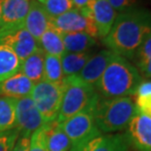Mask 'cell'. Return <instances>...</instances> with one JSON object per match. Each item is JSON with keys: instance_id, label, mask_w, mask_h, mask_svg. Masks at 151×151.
<instances>
[{"instance_id": "obj_1", "label": "cell", "mask_w": 151, "mask_h": 151, "mask_svg": "<svg viewBox=\"0 0 151 151\" xmlns=\"http://www.w3.org/2000/svg\"><path fill=\"white\" fill-rule=\"evenodd\" d=\"M150 33L151 11L144 8H131L117 15L102 42L107 50L127 60H133Z\"/></svg>"}, {"instance_id": "obj_2", "label": "cell", "mask_w": 151, "mask_h": 151, "mask_svg": "<svg viewBox=\"0 0 151 151\" xmlns=\"http://www.w3.org/2000/svg\"><path fill=\"white\" fill-rule=\"evenodd\" d=\"M141 81L142 76L137 67L115 54L94 87L101 98H124L134 96Z\"/></svg>"}, {"instance_id": "obj_3", "label": "cell", "mask_w": 151, "mask_h": 151, "mask_svg": "<svg viewBox=\"0 0 151 151\" xmlns=\"http://www.w3.org/2000/svg\"><path fill=\"white\" fill-rule=\"evenodd\" d=\"M136 112V104L131 97L114 99L99 97L93 115L101 134H112L127 129Z\"/></svg>"}, {"instance_id": "obj_4", "label": "cell", "mask_w": 151, "mask_h": 151, "mask_svg": "<svg viewBox=\"0 0 151 151\" xmlns=\"http://www.w3.org/2000/svg\"><path fill=\"white\" fill-rule=\"evenodd\" d=\"M63 98L57 121L63 123L81 112H94L99 96L94 86L86 84L76 75L65 77L62 82Z\"/></svg>"}, {"instance_id": "obj_5", "label": "cell", "mask_w": 151, "mask_h": 151, "mask_svg": "<svg viewBox=\"0 0 151 151\" xmlns=\"http://www.w3.org/2000/svg\"><path fill=\"white\" fill-rule=\"evenodd\" d=\"M45 123L56 121L63 98L62 84H55L46 80L35 83L30 94Z\"/></svg>"}, {"instance_id": "obj_6", "label": "cell", "mask_w": 151, "mask_h": 151, "mask_svg": "<svg viewBox=\"0 0 151 151\" xmlns=\"http://www.w3.org/2000/svg\"><path fill=\"white\" fill-rule=\"evenodd\" d=\"M60 125L71 142V147L82 145L102 134L95 123L94 115L91 111L76 114Z\"/></svg>"}, {"instance_id": "obj_7", "label": "cell", "mask_w": 151, "mask_h": 151, "mask_svg": "<svg viewBox=\"0 0 151 151\" xmlns=\"http://www.w3.org/2000/svg\"><path fill=\"white\" fill-rule=\"evenodd\" d=\"M50 24L60 33L85 32L96 39L99 38L95 24L82 9L72 8L59 17L50 18Z\"/></svg>"}, {"instance_id": "obj_8", "label": "cell", "mask_w": 151, "mask_h": 151, "mask_svg": "<svg viewBox=\"0 0 151 151\" xmlns=\"http://www.w3.org/2000/svg\"><path fill=\"white\" fill-rule=\"evenodd\" d=\"M15 108L16 129L21 137H30L35 131L46 124L30 96L15 99Z\"/></svg>"}, {"instance_id": "obj_9", "label": "cell", "mask_w": 151, "mask_h": 151, "mask_svg": "<svg viewBox=\"0 0 151 151\" xmlns=\"http://www.w3.org/2000/svg\"><path fill=\"white\" fill-rule=\"evenodd\" d=\"M0 43L10 48L22 62L39 48L24 25L0 29Z\"/></svg>"}, {"instance_id": "obj_10", "label": "cell", "mask_w": 151, "mask_h": 151, "mask_svg": "<svg viewBox=\"0 0 151 151\" xmlns=\"http://www.w3.org/2000/svg\"><path fill=\"white\" fill-rule=\"evenodd\" d=\"M82 10L95 24L101 39H104L109 33L118 15L108 0H92Z\"/></svg>"}, {"instance_id": "obj_11", "label": "cell", "mask_w": 151, "mask_h": 151, "mask_svg": "<svg viewBox=\"0 0 151 151\" xmlns=\"http://www.w3.org/2000/svg\"><path fill=\"white\" fill-rule=\"evenodd\" d=\"M127 137L136 151H151V117L137 111L127 127Z\"/></svg>"}, {"instance_id": "obj_12", "label": "cell", "mask_w": 151, "mask_h": 151, "mask_svg": "<svg viewBox=\"0 0 151 151\" xmlns=\"http://www.w3.org/2000/svg\"><path fill=\"white\" fill-rule=\"evenodd\" d=\"M131 147L127 134H101L82 145L71 147L69 151H129Z\"/></svg>"}, {"instance_id": "obj_13", "label": "cell", "mask_w": 151, "mask_h": 151, "mask_svg": "<svg viewBox=\"0 0 151 151\" xmlns=\"http://www.w3.org/2000/svg\"><path fill=\"white\" fill-rule=\"evenodd\" d=\"M31 0H2L0 29L24 25Z\"/></svg>"}, {"instance_id": "obj_14", "label": "cell", "mask_w": 151, "mask_h": 151, "mask_svg": "<svg viewBox=\"0 0 151 151\" xmlns=\"http://www.w3.org/2000/svg\"><path fill=\"white\" fill-rule=\"evenodd\" d=\"M114 55L113 52L109 50H101L93 55L76 76L86 84L95 86Z\"/></svg>"}, {"instance_id": "obj_15", "label": "cell", "mask_w": 151, "mask_h": 151, "mask_svg": "<svg viewBox=\"0 0 151 151\" xmlns=\"http://www.w3.org/2000/svg\"><path fill=\"white\" fill-rule=\"evenodd\" d=\"M24 27L37 41V43L41 35L51 27L50 16L47 14L42 4L37 0L30 1L29 10L24 20Z\"/></svg>"}, {"instance_id": "obj_16", "label": "cell", "mask_w": 151, "mask_h": 151, "mask_svg": "<svg viewBox=\"0 0 151 151\" xmlns=\"http://www.w3.org/2000/svg\"><path fill=\"white\" fill-rule=\"evenodd\" d=\"M33 86V82L19 71L4 81L0 82V98L17 99L29 97Z\"/></svg>"}, {"instance_id": "obj_17", "label": "cell", "mask_w": 151, "mask_h": 151, "mask_svg": "<svg viewBox=\"0 0 151 151\" xmlns=\"http://www.w3.org/2000/svg\"><path fill=\"white\" fill-rule=\"evenodd\" d=\"M44 134L48 151H69L71 142L57 120L44 125Z\"/></svg>"}, {"instance_id": "obj_18", "label": "cell", "mask_w": 151, "mask_h": 151, "mask_svg": "<svg viewBox=\"0 0 151 151\" xmlns=\"http://www.w3.org/2000/svg\"><path fill=\"white\" fill-rule=\"evenodd\" d=\"M44 58L45 53L40 48H38L21 63L20 71L34 84L43 80Z\"/></svg>"}, {"instance_id": "obj_19", "label": "cell", "mask_w": 151, "mask_h": 151, "mask_svg": "<svg viewBox=\"0 0 151 151\" xmlns=\"http://www.w3.org/2000/svg\"><path fill=\"white\" fill-rule=\"evenodd\" d=\"M66 52L82 53L90 51L97 45V39L85 32L60 33Z\"/></svg>"}, {"instance_id": "obj_20", "label": "cell", "mask_w": 151, "mask_h": 151, "mask_svg": "<svg viewBox=\"0 0 151 151\" xmlns=\"http://www.w3.org/2000/svg\"><path fill=\"white\" fill-rule=\"evenodd\" d=\"M38 46L46 55L62 58L66 51L63 42L62 35L54 27H50L41 35L38 40Z\"/></svg>"}, {"instance_id": "obj_21", "label": "cell", "mask_w": 151, "mask_h": 151, "mask_svg": "<svg viewBox=\"0 0 151 151\" xmlns=\"http://www.w3.org/2000/svg\"><path fill=\"white\" fill-rule=\"evenodd\" d=\"M22 60L7 46L0 43V82L20 71Z\"/></svg>"}, {"instance_id": "obj_22", "label": "cell", "mask_w": 151, "mask_h": 151, "mask_svg": "<svg viewBox=\"0 0 151 151\" xmlns=\"http://www.w3.org/2000/svg\"><path fill=\"white\" fill-rule=\"evenodd\" d=\"M93 56L90 51L82 53H69L65 52L60 58L63 71L65 77L77 75L88 62V60Z\"/></svg>"}, {"instance_id": "obj_23", "label": "cell", "mask_w": 151, "mask_h": 151, "mask_svg": "<svg viewBox=\"0 0 151 151\" xmlns=\"http://www.w3.org/2000/svg\"><path fill=\"white\" fill-rule=\"evenodd\" d=\"M137 68L146 79H151V33L140 45L134 57Z\"/></svg>"}, {"instance_id": "obj_24", "label": "cell", "mask_w": 151, "mask_h": 151, "mask_svg": "<svg viewBox=\"0 0 151 151\" xmlns=\"http://www.w3.org/2000/svg\"><path fill=\"white\" fill-rule=\"evenodd\" d=\"M16 128L15 99L0 98V134Z\"/></svg>"}, {"instance_id": "obj_25", "label": "cell", "mask_w": 151, "mask_h": 151, "mask_svg": "<svg viewBox=\"0 0 151 151\" xmlns=\"http://www.w3.org/2000/svg\"><path fill=\"white\" fill-rule=\"evenodd\" d=\"M65 78L60 58L45 54L43 79L55 84H62Z\"/></svg>"}, {"instance_id": "obj_26", "label": "cell", "mask_w": 151, "mask_h": 151, "mask_svg": "<svg viewBox=\"0 0 151 151\" xmlns=\"http://www.w3.org/2000/svg\"><path fill=\"white\" fill-rule=\"evenodd\" d=\"M39 3L42 4L50 18L59 17L74 8L72 0H43Z\"/></svg>"}, {"instance_id": "obj_27", "label": "cell", "mask_w": 151, "mask_h": 151, "mask_svg": "<svg viewBox=\"0 0 151 151\" xmlns=\"http://www.w3.org/2000/svg\"><path fill=\"white\" fill-rule=\"evenodd\" d=\"M28 151H48L45 139L44 126L36 130L30 136Z\"/></svg>"}, {"instance_id": "obj_28", "label": "cell", "mask_w": 151, "mask_h": 151, "mask_svg": "<svg viewBox=\"0 0 151 151\" xmlns=\"http://www.w3.org/2000/svg\"><path fill=\"white\" fill-rule=\"evenodd\" d=\"M19 136L20 133L16 128L0 134V151H12Z\"/></svg>"}, {"instance_id": "obj_29", "label": "cell", "mask_w": 151, "mask_h": 151, "mask_svg": "<svg viewBox=\"0 0 151 151\" xmlns=\"http://www.w3.org/2000/svg\"><path fill=\"white\" fill-rule=\"evenodd\" d=\"M112 7L116 12H124L129 10L131 8H134V6L137 4V0H108Z\"/></svg>"}, {"instance_id": "obj_30", "label": "cell", "mask_w": 151, "mask_h": 151, "mask_svg": "<svg viewBox=\"0 0 151 151\" xmlns=\"http://www.w3.org/2000/svg\"><path fill=\"white\" fill-rule=\"evenodd\" d=\"M29 139L27 137L19 136V139L15 143V146L13 147L12 151H28L29 147Z\"/></svg>"}, {"instance_id": "obj_31", "label": "cell", "mask_w": 151, "mask_h": 151, "mask_svg": "<svg viewBox=\"0 0 151 151\" xmlns=\"http://www.w3.org/2000/svg\"><path fill=\"white\" fill-rule=\"evenodd\" d=\"M91 1L92 0H72V3H73V7L74 8L82 9L86 7Z\"/></svg>"}, {"instance_id": "obj_32", "label": "cell", "mask_w": 151, "mask_h": 151, "mask_svg": "<svg viewBox=\"0 0 151 151\" xmlns=\"http://www.w3.org/2000/svg\"><path fill=\"white\" fill-rule=\"evenodd\" d=\"M1 4H2V0H0V24H1Z\"/></svg>"}, {"instance_id": "obj_33", "label": "cell", "mask_w": 151, "mask_h": 151, "mask_svg": "<svg viewBox=\"0 0 151 151\" xmlns=\"http://www.w3.org/2000/svg\"><path fill=\"white\" fill-rule=\"evenodd\" d=\"M38 2H40V1H43V0H37Z\"/></svg>"}]
</instances>
